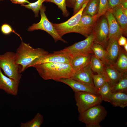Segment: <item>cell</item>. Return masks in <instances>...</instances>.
I'll return each mask as SVG.
<instances>
[{"label":"cell","mask_w":127,"mask_h":127,"mask_svg":"<svg viewBox=\"0 0 127 127\" xmlns=\"http://www.w3.org/2000/svg\"><path fill=\"white\" fill-rule=\"evenodd\" d=\"M40 76L45 80L55 81L71 78L75 73L70 64L56 62L35 65Z\"/></svg>","instance_id":"1"},{"label":"cell","mask_w":127,"mask_h":127,"mask_svg":"<svg viewBox=\"0 0 127 127\" xmlns=\"http://www.w3.org/2000/svg\"><path fill=\"white\" fill-rule=\"evenodd\" d=\"M48 53L42 48H34L29 43L22 41L16 53V62L20 65L19 72L24 71L35 59Z\"/></svg>","instance_id":"2"},{"label":"cell","mask_w":127,"mask_h":127,"mask_svg":"<svg viewBox=\"0 0 127 127\" xmlns=\"http://www.w3.org/2000/svg\"><path fill=\"white\" fill-rule=\"evenodd\" d=\"M107 113L105 108L99 104L79 114L78 119L86 127H101L100 123L105 119Z\"/></svg>","instance_id":"3"},{"label":"cell","mask_w":127,"mask_h":127,"mask_svg":"<svg viewBox=\"0 0 127 127\" xmlns=\"http://www.w3.org/2000/svg\"><path fill=\"white\" fill-rule=\"evenodd\" d=\"M16 53L7 52L0 55V68L7 76L19 82L22 75L19 72L20 65L16 63Z\"/></svg>","instance_id":"4"},{"label":"cell","mask_w":127,"mask_h":127,"mask_svg":"<svg viewBox=\"0 0 127 127\" xmlns=\"http://www.w3.org/2000/svg\"><path fill=\"white\" fill-rule=\"evenodd\" d=\"M46 9V7L43 4L40 10L41 17L40 21L37 23L32 24L28 28V31L32 32L38 30H44L53 38L55 42L60 40L64 43H67V42L58 34L52 25V23L47 18L45 13Z\"/></svg>","instance_id":"5"},{"label":"cell","mask_w":127,"mask_h":127,"mask_svg":"<svg viewBox=\"0 0 127 127\" xmlns=\"http://www.w3.org/2000/svg\"><path fill=\"white\" fill-rule=\"evenodd\" d=\"M76 105L79 114L95 105L100 104L102 101L100 96L90 92H74Z\"/></svg>","instance_id":"6"},{"label":"cell","mask_w":127,"mask_h":127,"mask_svg":"<svg viewBox=\"0 0 127 127\" xmlns=\"http://www.w3.org/2000/svg\"><path fill=\"white\" fill-rule=\"evenodd\" d=\"M94 35L93 33L86 37L85 40L76 43L65 48L57 53L69 54L72 56L78 53L94 54L91 47L94 43Z\"/></svg>","instance_id":"7"},{"label":"cell","mask_w":127,"mask_h":127,"mask_svg":"<svg viewBox=\"0 0 127 127\" xmlns=\"http://www.w3.org/2000/svg\"><path fill=\"white\" fill-rule=\"evenodd\" d=\"M99 18L93 33L94 43L99 44L105 49L109 40V29L107 19L104 15Z\"/></svg>","instance_id":"8"},{"label":"cell","mask_w":127,"mask_h":127,"mask_svg":"<svg viewBox=\"0 0 127 127\" xmlns=\"http://www.w3.org/2000/svg\"><path fill=\"white\" fill-rule=\"evenodd\" d=\"M98 19L97 15L93 16L82 15L79 23L73 27L71 32L80 34L86 38L93 33Z\"/></svg>","instance_id":"9"},{"label":"cell","mask_w":127,"mask_h":127,"mask_svg":"<svg viewBox=\"0 0 127 127\" xmlns=\"http://www.w3.org/2000/svg\"><path fill=\"white\" fill-rule=\"evenodd\" d=\"M72 58V56L70 54L59 53L54 51L53 53H48L36 58L29 65L28 68L36 64L49 63L70 64Z\"/></svg>","instance_id":"10"},{"label":"cell","mask_w":127,"mask_h":127,"mask_svg":"<svg viewBox=\"0 0 127 127\" xmlns=\"http://www.w3.org/2000/svg\"><path fill=\"white\" fill-rule=\"evenodd\" d=\"M87 3L85 4L77 13L67 21L59 24L52 23V25L60 36L62 37L65 34L71 33L72 28L79 21L83 10Z\"/></svg>","instance_id":"11"},{"label":"cell","mask_w":127,"mask_h":127,"mask_svg":"<svg viewBox=\"0 0 127 127\" xmlns=\"http://www.w3.org/2000/svg\"><path fill=\"white\" fill-rule=\"evenodd\" d=\"M19 82L5 75L0 68V90L8 94L16 96L18 94Z\"/></svg>","instance_id":"12"},{"label":"cell","mask_w":127,"mask_h":127,"mask_svg":"<svg viewBox=\"0 0 127 127\" xmlns=\"http://www.w3.org/2000/svg\"><path fill=\"white\" fill-rule=\"evenodd\" d=\"M55 81L64 83L70 86L74 92H85L98 95L95 87L71 78L62 79Z\"/></svg>","instance_id":"13"},{"label":"cell","mask_w":127,"mask_h":127,"mask_svg":"<svg viewBox=\"0 0 127 127\" xmlns=\"http://www.w3.org/2000/svg\"><path fill=\"white\" fill-rule=\"evenodd\" d=\"M104 15L108 23L109 39H115L118 40L121 35H123V32L114 16L112 9L109 8Z\"/></svg>","instance_id":"14"},{"label":"cell","mask_w":127,"mask_h":127,"mask_svg":"<svg viewBox=\"0 0 127 127\" xmlns=\"http://www.w3.org/2000/svg\"><path fill=\"white\" fill-rule=\"evenodd\" d=\"M93 74L89 64L75 72L70 78L95 87L92 78Z\"/></svg>","instance_id":"15"},{"label":"cell","mask_w":127,"mask_h":127,"mask_svg":"<svg viewBox=\"0 0 127 127\" xmlns=\"http://www.w3.org/2000/svg\"><path fill=\"white\" fill-rule=\"evenodd\" d=\"M91 54L78 53L72 56L70 64L75 73L89 64Z\"/></svg>","instance_id":"16"},{"label":"cell","mask_w":127,"mask_h":127,"mask_svg":"<svg viewBox=\"0 0 127 127\" xmlns=\"http://www.w3.org/2000/svg\"><path fill=\"white\" fill-rule=\"evenodd\" d=\"M121 48L118 44V40L109 39L106 50L108 53L109 64H113L116 62Z\"/></svg>","instance_id":"17"},{"label":"cell","mask_w":127,"mask_h":127,"mask_svg":"<svg viewBox=\"0 0 127 127\" xmlns=\"http://www.w3.org/2000/svg\"><path fill=\"white\" fill-rule=\"evenodd\" d=\"M111 9L114 16L122 30L123 35L127 36V15L122 11L120 4Z\"/></svg>","instance_id":"18"},{"label":"cell","mask_w":127,"mask_h":127,"mask_svg":"<svg viewBox=\"0 0 127 127\" xmlns=\"http://www.w3.org/2000/svg\"><path fill=\"white\" fill-rule=\"evenodd\" d=\"M109 102L114 107L124 108L127 106V93L112 92Z\"/></svg>","instance_id":"19"},{"label":"cell","mask_w":127,"mask_h":127,"mask_svg":"<svg viewBox=\"0 0 127 127\" xmlns=\"http://www.w3.org/2000/svg\"><path fill=\"white\" fill-rule=\"evenodd\" d=\"M127 52L122 48L116 62L112 64L123 74L127 72Z\"/></svg>","instance_id":"20"},{"label":"cell","mask_w":127,"mask_h":127,"mask_svg":"<svg viewBox=\"0 0 127 127\" xmlns=\"http://www.w3.org/2000/svg\"><path fill=\"white\" fill-rule=\"evenodd\" d=\"M105 67L110 85L118 82L122 78L123 74L116 69L111 64L105 65Z\"/></svg>","instance_id":"21"},{"label":"cell","mask_w":127,"mask_h":127,"mask_svg":"<svg viewBox=\"0 0 127 127\" xmlns=\"http://www.w3.org/2000/svg\"><path fill=\"white\" fill-rule=\"evenodd\" d=\"M91 49L94 55L105 65L109 64L108 53L102 46L94 43L91 47Z\"/></svg>","instance_id":"22"},{"label":"cell","mask_w":127,"mask_h":127,"mask_svg":"<svg viewBox=\"0 0 127 127\" xmlns=\"http://www.w3.org/2000/svg\"><path fill=\"white\" fill-rule=\"evenodd\" d=\"M90 64L92 71L98 74H106L105 65L94 54L91 56Z\"/></svg>","instance_id":"23"},{"label":"cell","mask_w":127,"mask_h":127,"mask_svg":"<svg viewBox=\"0 0 127 127\" xmlns=\"http://www.w3.org/2000/svg\"><path fill=\"white\" fill-rule=\"evenodd\" d=\"M99 0H89L83 11L82 15H87L93 16L98 13Z\"/></svg>","instance_id":"24"},{"label":"cell","mask_w":127,"mask_h":127,"mask_svg":"<svg viewBox=\"0 0 127 127\" xmlns=\"http://www.w3.org/2000/svg\"><path fill=\"white\" fill-rule=\"evenodd\" d=\"M112 92H123L127 93V73L123 74L122 78L117 83L110 85Z\"/></svg>","instance_id":"25"},{"label":"cell","mask_w":127,"mask_h":127,"mask_svg":"<svg viewBox=\"0 0 127 127\" xmlns=\"http://www.w3.org/2000/svg\"><path fill=\"white\" fill-rule=\"evenodd\" d=\"M97 92L102 101L110 102L112 92L109 82H106L99 89Z\"/></svg>","instance_id":"26"},{"label":"cell","mask_w":127,"mask_h":127,"mask_svg":"<svg viewBox=\"0 0 127 127\" xmlns=\"http://www.w3.org/2000/svg\"><path fill=\"white\" fill-rule=\"evenodd\" d=\"M44 122L43 115L39 113H37L32 120L25 123L21 122L20 127H40Z\"/></svg>","instance_id":"27"},{"label":"cell","mask_w":127,"mask_h":127,"mask_svg":"<svg viewBox=\"0 0 127 127\" xmlns=\"http://www.w3.org/2000/svg\"><path fill=\"white\" fill-rule=\"evenodd\" d=\"M92 78L95 87L97 91L106 82H109V78L106 74H93Z\"/></svg>","instance_id":"28"},{"label":"cell","mask_w":127,"mask_h":127,"mask_svg":"<svg viewBox=\"0 0 127 127\" xmlns=\"http://www.w3.org/2000/svg\"><path fill=\"white\" fill-rule=\"evenodd\" d=\"M46 0H38L35 2L30 3L27 4H22L21 6L31 10L34 13L35 17H38L39 13L43 3Z\"/></svg>","instance_id":"29"},{"label":"cell","mask_w":127,"mask_h":127,"mask_svg":"<svg viewBox=\"0 0 127 127\" xmlns=\"http://www.w3.org/2000/svg\"><path fill=\"white\" fill-rule=\"evenodd\" d=\"M46 2H50L56 4L62 12L63 16L68 17L69 13L67 9L66 0H46Z\"/></svg>","instance_id":"30"},{"label":"cell","mask_w":127,"mask_h":127,"mask_svg":"<svg viewBox=\"0 0 127 127\" xmlns=\"http://www.w3.org/2000/svg\"><path fill=\"white\" fill-rule=\"evenodd\" d=\"M109 9L108 0H99V8L97 16L99 18L104 15Z\"/></svg>","instance_id":"31"},{"label":"cell","mask_w":127,"mask_h":127,"mask_svg":"<svg viewBox=\"0 0 127 127\" xmlns=\"http://www.w3.org/2000/svg\"><path fill=\"white\" fill-rule=\"evenodd\" d=\"M0 29L1 32L3 34L5 35H8L12 32H13L18 36L22 40V38L20 35L17 33L13 29L12 27L9 24L7 23L3 24L1 26Z\"/></svg>","instance_id":"32"},{"label":"cell","mask_w":127,"mask_h":127,"mask_svg":"<svg viewBox=\"0 0 127 127\" xmlns=\"http://www.w3.org/2000/svg\"><path fill=\"white\" fill-rule=\"evenodd\" d=\"M89 0H76L73 9V15L77 13L82 8L83 5L87 3Z\"/></svg>","instance_id":"33"},{"label":"cell","mask_w":127,"mask_h":127,"mask_svg":"<svg viewBox=\"0 0 127 127\" xmlns=\"http://www.w3.org/2000/svg\"><path fill=\"white\" fill-rule=\"evenodd\" d=\"M124 0H108L109 8L112 9L120 5Z\"/></svg>","instance_id":"34"},{"label":"cell","mask_w":127,"mask_h":127,"mask_svg":"<svg viewBox=\"0 0 127 127\" xmlns=\"http://www.w3.org/2000/svg\"><path fill=\"white\" fill-rule=\"evenodd\" d=\"M118 44L120 46H123L127 43V38L123 35H121L118 40Z\"/></svg>","instance_id":"35"},{"label":"cell","mask_w":127,"mask_h":127,"mask_svg":"<svg viewBox=\"0 0 127 127\" xmlns=\"http://www.w3.org/2000/svg\"><path fill=\"white\" fill-rule=\"evenodd\" d=\"M14 4H20L21 5L29 4L30 2L28 0H10Z\"/></svg>","instance_id":"36"},{"label":"cell","mask_w":127,"mask_h":127,"mask_svg":"<svg viewBox=\"0 0 127 127\" xmlns=\"http://www.w3.org/2000/svg\"><path fill=\"white\" fill-rule=\"evenodd\" d=\"M76 0H66V5L68 8H74Z\"/></svg>","instance_id":"37"},{"label":"cell","mask_w":127,"mask_h":127,"mask_svg":"<svg viewBox=\"0 0 127 127\" xmlns=\"http://www.w3.org/2000/svg\"><path fill=\"white\" fill-rule=\"evenodd\" d=\"M120 4L123 8L127 9V0H124Z\"/></svg>","instance_id":"38"},{"label":"cell","mask_w":127,"mask_h":127,"mask_svg":"<svg viewBox=\"0 0 127 127\" xmlns=\"http://www.w3.org/2000/svg\"><path fill=\"white\" fill-rule=\"evenodd\" d=\"M125 51L127 52V43L125 44L123 46Z\"/></svg>","instance_id":"39"},{"label":"cell","mask_w":127,"mask_h":127,"mask_svg":"<svg viewBox=\"0 0 127 127\" xmlns=\"http://www.w3.org/2000/svg\"><path fill=\"white\" fill-rule=\"evenodd\" d=\"M0 0V1H3V0Z\"/></svg>","instance_id":"40"}]
</instances>
